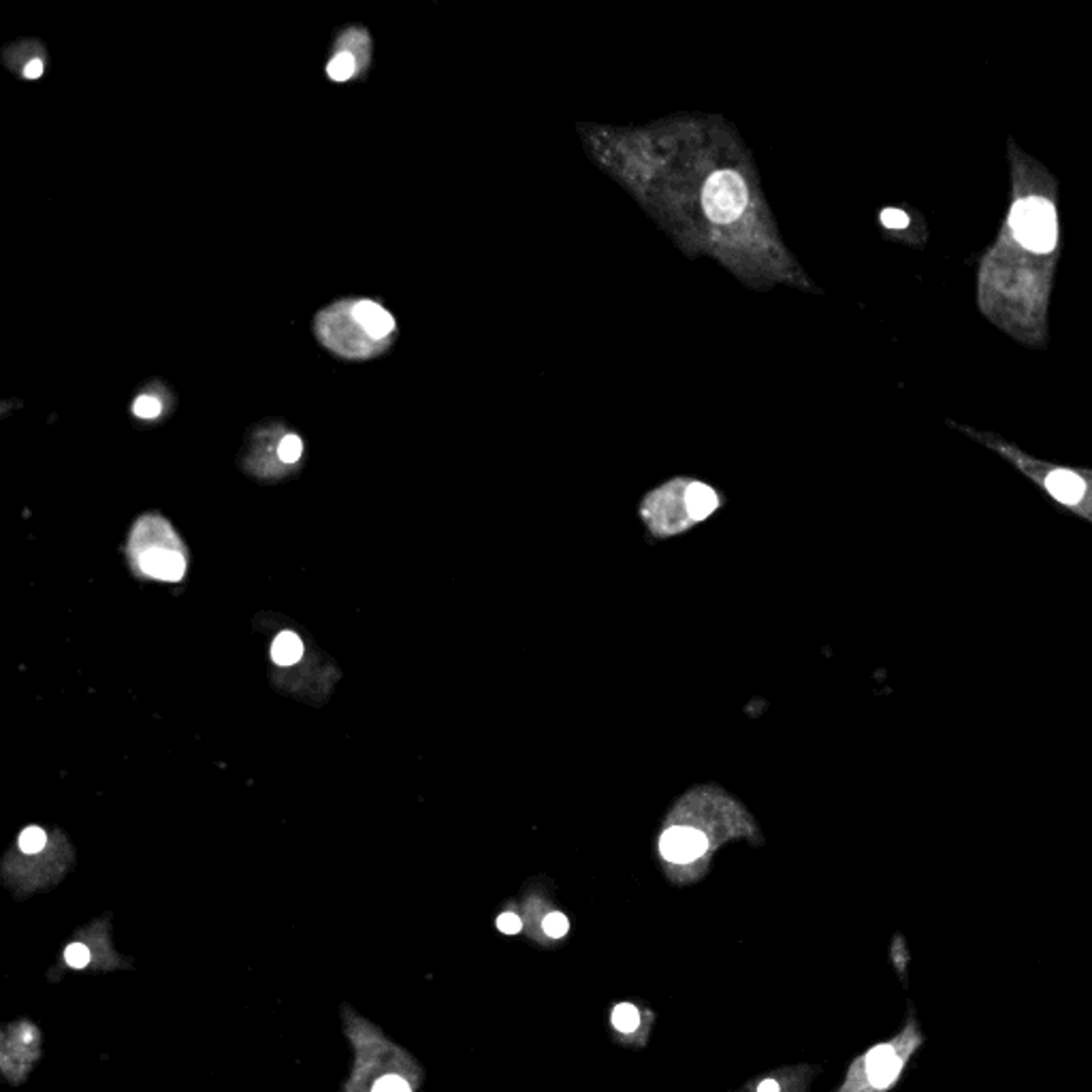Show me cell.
<instances>
[{
  "label": "cell",
  "instance_id": "cell-10",
  "mask_svg": "<svg viewBox=\"0 0 1092 1092\" xmlns=\"http://www.w3.org/2000/svg\"><path fill=\"white\" fill-rule=\"evenodd\" d=\"M75 939L84 941L88 943L90 952L94 956V967L93 973H103V971H118V968H131L132 962L125 961L122 954H118L116 949L112 948V941H109V922L107 917L105 920L94 922V924L86 926L75 935Z\"/></svg>",
  "mask_w": 1092,
  "mask_h": 1092
},
{
  "label": "cell",
  "instance_id": "cell-24",
  "mask_svg": "<svg viewBox=\"0 0 1092 1092\" xmlns=\"http://www.w3.org/2000/svg\"><path fill=\"white\" fill-rule=\"evenodd\" d=\"M525 929L523 920L520 916H516L514 911H504L500 917H497V930L504 932V935H519L520 930Z\"/></svg>",
  "mask_w": 1092,
  "mask_h": 1092
},
{
  "label": "cell",
  "instance_id": "cell-12",
  "mask_svg": "<svg viewBox=\"0 0 1092 1092\" xmlns=\"http://www.w3.org/2000/svg\"><path fill=\"white\" fill-rule=\"evenodd\" d=\"M139 568L148 577L161 580H180L184 577L186 559L171 548H148L139 555Z\"/></svg>",
  "mask_w": 1092,
  "mask_h": 1092
},
{
  "label": "cell",
  "instance_id": "cell-25",
  "mask_svg": "<svg viewBox=\"0 0 1092 1092\" xmlns=\"http://www.w3.org/2000/svg\"><path fill=\"white\" fill-rule=\"evenodd\" d=\"M881 222L888 228H904L909 225V216L904 212H900V209L890 208L881 212Z\"/></svg>",
  "mask_w": 1092,
  "mask_h": 1092
},
{
  "label": "cell",
  "instance_id": "cell-4",
  "mask_svg": "<svg viewBox=\"0 0 1092 1092\" xmlns=\"http://www.w3.org/2000/svg\"><path fill=\"white\" fill-rule=\"evenodd\" d=\"M354 299H342L327 305L314 318V333L321 346L346 361H367L386 353L391 346L376 342L365 333L353 312Z\"/></svg>",
  "mask_w": 1092,
  "mask_h": 1092
},
{
  "label": "cell",
  "instance_id": "cell-7",
  "mask_svg": "<svg viewBox=\"0 0 1092 1092\" xmlns=\"http://www.w3.org/2000/svg\"><path fill=\"white\" fill-rule=\"evenodd\" d=\"M749 203V188L744 177L734 169H719L706 180L702 190V205L708 220L715 225H732L743 216Z\"/></svg>",
  "mask_w": 1092,
  "mask_h": 1092
},
{
  "label": "cell",
  "instance_id": "cell-1",
  "mask_svg": "<svg viewBox=\"0 0 1092 1092\" xmlns=\"http://www.w3.org/2000/svg\"><path fill=\"white\" fill-rule=\"evenodd\" d=\"M342 1020L354 1048V1064L344 1092H372L374 1084L385 1076L406 1077L414 1089L423 1084V1067L408 1050L386 1039L380 1028L354 1013L350 1005H342Z\"/></svg>",
  "mask_w": 1092,
  "mask_h": 1092
},
{
  "label": "cell",
  "instance_id": "cell-23",
  "mask_svg": "<svg viewBox=\"0 0 1092 1092\" xmlns=\"http://www.w3.org/2000/svg\"><path fill=\"white\" fill-rule=\"evenodd\" d=\"M414 1090L417 1089L412 1086V1082H408L401 1076H385L382 1080H378L372 1089V1092H414Z\"/></svg>",
  "mask_w": 1092,
  "mask_h": 1092
},
{
  "label": "cell",
  "instance_id": "cell-19",
  "mask_svg": "<svg viewBox=\"0 0 1092 1092\" xmlns=\"http://www.w3.org/2000/svg\"><path fill=\"white\" fill-rule=\"evenodd\" d=\"M62 964H65L67 968H73V971L93 973L94 956H93V952H90L88 943H84V941H80V939L68 943L65 948V952H62Z\"/></svg>",
  "mask_w": 1092,
  "mask_h": 1092
},
{
  "label": "cell",
  "instance_id": "cell-15",
  "mask_svg": "<svg viewBox=\"0 0 1092 1092\" xmlns=\"http://www.w3.org/2000/svg\"><path fill=\"white\" fill-rule=\"evenodd\" d=\"M3 58H4V65L22 77L24 75L26 67L33 65V62L39 61V58H48V52H45V48L39 43V41L26 39V41H17V43L7 45L3 52Z\"/></svg>",
  "mask_w": 1092,
  "mask_h": 1092
},
{
  "label": "cell",
  "instance_id": "cell-13",
  "mask_svg": "<svg viewBox=\"0 0 1092 1092\" xmlns=\"http://www.w3.org/2000/svg\"><path fill=\"white\" fill-rule=\"evenodd\" d=\"M813 1073H817L815 1067H788L781 1071L770 1073L764 1080H757L751 1084L753 1092H807L808 1082H813Z\"/></svg>",
  "mask_w": 1092,
  "mask_h": 1092
},
{
  "label": "cell",
  "instance_id": "cell-11",
  "mask_svg": "<svg viewBox=\"0 0 1092 1092\" xmlns=\"http://www.w3.org/2000/svg\"><path fill=\"white\" fill-rule=\"evenodd\" d=\"M353 312H354V318L359 321L361 327L365 329V333H367L369 337H374L376 342H382V344H388V346L393 344V340H395L397 322L386 308H382L378 301H372V299H354Z\"/></svg>",
  "mask_w": 1092,
  "mask_h": 1092
},
{
  "label": "cell",
  "instance_id": "cell-22",
  "mask_svg": "<svg viewBox=\"0 0 1092 1092\" xmlns=\"http://www.w3.org/2000/svg\"><path fill=\"white\" fill-rule=\"evenodd\" d=\"M17 845H20V852L26 853V856H35V853L43 852L45 845H48V834L43 833V828L39 826H29V828L22 830L20 839H17Z\"/></svg>",
  "mask_w": 1092,
  "mask_h": 1092
},
{
  "label": "cell",
  "instance_id": "cell-5",
  "mask_svg": "<svg viewBox=\"0 0 1092 1092\" xmlns=\"http://www.w3.org/2000/svg\"><path fill=\"white\" fill-rule=\"evenodd\" d=\"M43 1054L41 1028L30 1020H16L0 1032V1071L11 1086H22Z\"/></svg>",
  "mask_w": 1092,
  "mask_h": 1092
},
{
  "label": "cell",
  "instance_id": "cell-16",
  "mask_svg": "<svg viewBox=\"0 0 1092 1092\" xmlns=\"http://www.w3.org/2000/svg\"><path fill=\"white\" fill-rule=\"evenodd\" d=\"M685 504H687V510H689V514H692V519L700 520L715 510L717 495L712 493L711 487H706V484L693 482V484H689L687 493H685Z\"/></svg>",
  "mask_w": 1092,
  "mask_h": 1092
},
{
  "label": "cell",
  "instance_id": "cell-14",
  "mask_svg": "<svg viewBox=\"0 0 1092 1092\" xmlns=\"http://www.w3.org/2000/svg\"><path fill=\"white\" fill-rule=\"evenodd\" d=\"M333 52H346L354 58L356 65H359V71L365 73L372 65V52H374V45H372V36H369L367 30L363 26H348V29L342 30L337 35L335 45H333Z\"/></svg>",
  "mask_w": 1092,
  "mask_h": 1092
},
{
  "label": "cell",
  "instance_id": "cell-21",
  "mask_svg": "<svg viewBox=\"0 0 1092 1092\" xmlns=\"http://www.w3.org/2000/svg\"><path fill=\"white\" fill-rule=\"evenodd\" d=\"M301 455H303V440L297 433L286 431L282 436V440L278 442V459H280V463H297L301 459Z\"/></svg>",
  "mask_w": 1092,
  "mask_h": 1092
},
{
  "label": "cell",
  "instance_id": "cell-6",
  "mask_svg": "<svg viewBox=\"0 0 1092 1092\" xmlns=\"http://www.w3.org/2000/svg\"><path fill=\"white\" fill-rule=\"evenodd\" d=\"M1012 231L1016 239L1031 252L1048 254L1057 246V212L1050 201L1041 196L1020 199L1012 209Z\"/></svg>",
  "mask_w": 1092,
  "mask_h": 1092
},
{
  "label": "cell",
  "instance_id": "cell-17",
  "mask_svg": "<svg viewBox=\"0 0 1092 1092\" xmlns=\"http://www.w3.org/2000/svg\"><path fill=\"white\" fill-rule=\"evenodd\" d=\"M303 657V642L295 632H282L271 644V660L278 666H292Z\"/></svg>",
  "mask_w": 1092,
  "mask_h": 1092
},
{
  "label": "cell",
  "instance_id": "cell-2",
  "mask_svg": "<svg viewBox=\"0 0 1092 1092\" xmlns=\"http://www.w3.org/2000/svg\"><path fill=\"white\" fill-rule=\"evenodd\" d=\"M922 1041L924 1037L917 1031L911 1012L907 1025L894 1039L875 1045L849 1064L843 1084L834 1092H888L898 1082Z\"/></svg>",
  "mask_w": 1092,
  "mask_h": 1092
},
{
  "label": "cell",
  "instance_id": "cell-18",
  "mask_svg": "<svg viewBox=\"0 0 1092 1092\" xmlns=\"http://www.w3.org/2000/svg\"><path fill=\"white\" fill-rule=\"evenodd\" d=\"M327 77L335 84H344V81H350L353 77L361 75L359 65L350 54L346 52H333L331 61L327 62Z\"/></svg>",
  "mask_w": 1092,
  "mask_h": 1092
},
{
  "label": "cell",
  "instance_id": "cell-3",
  "mask_svg": "<svg viewBox=\"0 0 1092 1092\" xmlns=\"http://www.w3.org/2000/svg\"><path fill=\"white\" fill-rule=\"evenodd\" d=\"M1003 457H1007L1022 474H1026L1032 482L1039 484L1058 506L1073 513L1080 519L1092 523V472L1090 469H1071L1063 465H1050L1044 461H1035L1025 452L1012 449L1003 442L988 440Z\"/></svg>",
  "mask_w": 1092,
  "mask_h": 1092
},
{
  "label": "cell",
  "instance_id": "cell-9",
  "mask_svg": "<svg viewBox=\"0 0 1092 1092\" xmlns=\"http://www.w3.org/2000/svg\"><path fill=\"white\" fill-rule=\"evenodd\" d=\"M653 1013L634 1003H616L610 1012V1031L616 1044L641 1045L647 1044L651 1031Z\"/></svg>",
  "mask_w": 1092,
  "mask_h": 1092
},
{
  "label": "cell",
  "instance_id": "cell-8",
  "mask_svg": "<svg viewBox=\"0 0 1092 1092\" xmlns=\"http://www.w3.org/2000/svg\"><path fill=\"white\" fill-rule=\"evenodd\" d=\"M708 836L689 826H673L660 839V853L668 865L689 866L708 852Z\"/></svg>",
  "mask_w": 1092,
  "mask_h": 1092
},
{
  "label": "cell",
  "instance_id": "cell-20",
  "mask_svg": "<svg viewBox=\"0 0 1092 1092\" xmlns=\"http://www.w3.org/2000/svg\"><path fill=\"white\" fill-rule=\"evenodd\" d=\"M164 412V395L144 391L132 401V414L141 420H156Z\"/></svg>",
  "mask_w": 1092,
  "mask_h": 1092
}]
</instances>
